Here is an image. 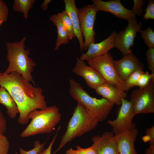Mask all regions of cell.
<instances>
[{"mask_svg":"<svg viewBox=\"0 0 154 154\" xmlns=\"http://www.w3.org/2000/svg\"><path fill=\"white\" fill-rule=\"evenodd\" d=\"M0 86L7 90L15 102L19 110L17 122L20 124L28 123L31 112L47 107L42 89L34 87L17 72L2 73L0 75Z\"/></svg>","mask_w":154,"mask_h":154,"instance_id":"1","label":"cell"},{"mask_svg":"<svg viewBox=\"0 0 154 154\" xmlns=\"http://www.w3.org/2000/svg\"><path fill=\"white\" fill-rule=\"evenodd\" d=\"M26 39V37H24L20 40L6 43L7 58L9 64L4 72L7 74L17 72L28 82H32L35 85L32 73L36 64L29 56V50L25 49V42Z\"/></svg>","mask_w":154,"mask_h":154,"instance_id":"2","label":"cell"},{"mask_svg":"<svg viewBox=\"0 0 154 154\" xmlns=\"http://www.w3.org/2000/svg\"><path fill=\"white\" fill-rule=\"evenodd\" d=\"M69 93L73 98L81 104L98 121H104L110 112L114 103L102 98L91 96L82 86L73 79L69 81Z\"/></svg>","mask_w":154,"mask_h":154,"instance_id":"3","label":"cell"},{"mask_svg":"<svg viewBox=\"0 0 154 154\" xmlns=\"http://www.w3.org/2000/svg\"><path fill=\"white\" fill-rule=\"evenodd\" d=\"M98 123L81 104L77 102L72 115L68 122L66 130L61 139L58 147L52 154L59 151L67 143L74 138L95 129Z\"/></svg>","mask_w":154,"mask_h":154,"instance_id":"4","label":"cell"},{"mask_svg":"<svg viewBox=\"0 0 154 154\" xmlns=\"http://www.w3.org/2000/svg\"><path fill=\"white\" fill-rule=\"evenodd\" d=\"M28 117L31 120L21 133L22 137L50 133L60 122L61 114L58 108L53 106L42 110H33L29 113Z\"/></svg>","mask_w":154,"mask_h":154,"instance_id":"5","label":"cell"},{"mask_svg":"<svg viewBox=\"0 0 154 154\" xmlns=\"http://www.w3.org/2000/svg\"><path fill=\"white\" fill-rule=\"evenodd\" d=\"M113 60L112 56L108 52L88 61V63L99 73L106 82L125 91V81L119 76Z\"/></svg>","mask_w":154,"mask_h":154,"instance_id":"6","label":"cell"},{"mask_svg":"<svg viewBox=\"0 0 154 154\" xmlns=\"http://www.w3.org/2000/svg\"><path fill=\"white\" fill-rule=\"evenodd\" d=\"M135 116L154 112V79L143 88L133 90L130 96Z\"/></svg>","mask_w":154,"mask_h":154,"instance_id":"7","label":"cell"},{"mask_svg":"<svg viewBox=\"0 0 154 154\" xmlns=\"http://www.w3.org/2000/svg\"><path fill=\"white\" fill-rule=\"evenodd\" d=\"M135 116L131 102L124 99L118 109L116 118L107 122L112 126V132L116 135L136 128L135 123L132 121Z\"/></svg>","mask_w":154,"mask_h":154,"instance_id":"8","label":"cell"},{"mask_svg":"<svg viewBox=\"0 0 154 154\" xmlns=\"http://www.w3.org/2000/svg\"><path fill=\"white\" fill-rule=\"evenodd\" d=\"M98 11L93 5H88L79 9L78 13L81 32L84 37V50H87L91 44L95 43L96 34L94 25Z\"/></svg>","mask_w":154,"mask_h":154,"instance_id":"9","label":"cell"},{"mask_svg":"<svg viewBox=\"0 0 154 154\" xmlns=\"http://www.w3.org/2000/svg\"><path fill=\"white\" fill-rule=\"evenodd\" d=\"M128 25L124 29L117 33L115 40V47L118 49L123 55L132 52L131 48L134 46V42L138 32L142 27L141 22L137 23L136 17L127 20Z\"/></svg>","mask_w":154,"mask_h":154,"instance_id":"10","label":"cell"},{"mask_svg":"<svg viewBox=\"0 0 154 154\" xmlns=\"http://www.w3.org/2000/svg\"><path fill=\"white\" fill-rule=\"evenodd\" d=\"M72 72L77 76L82 77L87 86L95 89L106 82L99 73L94 68L87 65L84 61L77 57L76 65Z\"/></svg>","mask_w":154,"mask_h":154,"instance_id":"11","label":"cell"},{"mask_svg":"<svg viewBox=\"0 0 154 154\" xmlns=\"http://www.w3.org/2000/svg\"><path fill=\"white\" fill-rule=\"evenodd\" d=\"M93 5L98 11L108 12L116 17L127 20L136 17V15L131 10L125 8L120 0L104 1L101 0H92Z\"/></svg>","mask_w":154,"mask_h":154,"instance_id":"12","label":"cell"},{"mask_svg":"<svg viewBox=\"0 0 154 154\" xmlns=\"http://www.w3.org/2000/svg\"><path fill=\"white\" fill-rule=\"evenodd\" d=\"M123 55L120 60H114L113 62L119 76L124 81L134 72L143 70L144 65L132 52Z\"/></svg>","mask_w":154,"mask_h":154,"instance_id":"13","label":"cell"},{"mask_svg":"<svg viewBox=\"0 0 154 154\" xmlns=\"http://www.w3.org/2000/svg\"><path fill=\"white\" fill-rule=\"evenodd\" d=\"M91 141L96 154H119L117 143L112 131H106L101 135L94 136Z\"/></svg>","mask_w":154,"mask_h":154,"instance_id":"14","label":"cell"},{"mask_svg":"<svg viewBox=\"0 0 154 154\" xmlns=\"http://www.w3.org/2000/svg\"><path fill=\"white\" fill-rule=\"evenodd\" d=\"M117 33L116 31H114L102 41L98 43L91 44L86 52L83 53L79 58L84 61H88L107 54L110 50L115 47V40Z\"/></svg>","mask_w":154,"mask_h":154,"instance_id":"15","label":"cell"},{"mask_svg":"<svg viewBox=\"0 0 154 154\" xmlns=\"http://www.w3.org/2000/svg\"><path fill=\"white\" fill-rule=\"evenodd\" d=\"M138 133L136 128L114 135L119 154H137L135 142Z\"/></svg>","mask_w":154,"mask_h":154,"instance_id":"16","label":"cell"},{"mask_svg":"<svg viewBox=\"0 0 154 154\" xmlns=\"http://www.w3.org/2000/svg\"><path fill=\"white\" fill-rule=\"evenodd\" d=\"M95 90L103 98L118 106L121 105L122 100L128 96L127 94L123 90L106 82Z\"/></svg>","mask_w":154,"mask_h":154,"instance_id":"17","label":"cell"},{"mask_svg":"<svg viewBox=\"0 0 154 154\" xmlns=\"http://www.w3.org/2000/svg\"><path fill=\"white\" fill-rule=\"evenodd\" d=\"M64 1L65 10L70 18L74 34L78 40L80 50L82 51L84 49V41L80 26L78 9L76 6L74 0H64Z\"/></svg>","mask_w":154,"mask_h":154,"instance_id":"18","label":"cell"},{"mask_svg":"<svg viewBox=\"0 0 154 154\" xmlns=\"http://www.w3.org/2000/svg\"><path fill=\"white\" fill-rule=\"evenodd\" d=\"M0 104L7 109V113L11 118L16 117L19 113L18 108L14 99L7 90L4 87H0Z\"/></svg>","mask_w":154,"mask_h":154,"instance_id":"19","label":"cell"},{"mask_svg":"<svg viewBox=\"0 0 154 154\" xmlns=\"http://www.w3.org/2000/svg\"><path fill=\"white\" fill-rule=\"evenodd\" d=\"M50 19L57 28L58 36L54 48L56 50L62 44L68 43L69 39L68 33L58 19L57 14H53Z\"/></svg>","mask_w":154,"mask_h":154,"instance_id":"20","label":"cell"},{"mask_svg":"<svg viewBox=\"0 0 154 154\" xmlns=\"http://www.w3.org/2000/svg\"><path fill=\"white\" fill-rule=\"evenodd\" d=\"M35 2V0H15L13 8L15 11L22 13L23 17L27 19L29 11Z\"/></svg>","mask_w":154,"mask_h":154,"instance_id":"21","label":"cell"},{"mask_svg":"<svg viewBox=\"0 0 154 154\" xmlns=\"http://www.w3.org/2000/svg\"><path fill=\"white\" fill-rule=\"evenodd\" d=\"M57 17L66 31L69 40H71L75 38L73 29L72 24L70 17L65 10L57 14Z\"/></svg>","mask_w":154,"mask_h":154,"instance_id":"22","label":"cell"},{"mask_svg":"<svg viewBox=\"0 0 154 154\" xmlns=\"http://www.w3.org/2000/svg\"><path fill=\"white\" fill-rule=\"evenodd\" d=\"M144 72L143 70H138L131 74L124 81L125 92H127L131 88L136 86V84L141 74Z\"/></svg>","mask_w":154,"mask_h":154,"instance_id":"23","label":"cell"},{"mask_svg":"<svg viewBox=\"0 0 154 154\" xmlns=\"http://www.w3.org/2000/svg\"><path fill=\"white\" fill-rule=\"evenodd\" d=\"M140 32L145 44L149 48H154V32L151 28L148 27Z\"/></svg>","mask_w":154,"mask_h":154,"instance_id":"24","label":"cell"},{"mask_svg":"<svg viewBox=\"0 0 154 154\" xmlns=\"http://www.w3.org/2000/svg\"><path fill=\"white\" fill-rule=\"evenodd\" d=\"M45 142L41 143L39 140H37L34 142V147L29 151H26L22 148L19 149L20 154H39L44 149Z\"/></svg>","mask_w":154,"mask_h":154,"instance_id":"25","label":"cell"},{"mask_svg":"<svg viewBox=\"0 0 154 154\" xmlns=\"http://www.w3.org/2000/svg\"><path fill=\"white\" fill-rule=\"evenodd\" d=\"M76 149L72 148L67 150L65 151L66 154H96L93 148L91 146L86 148H82L79 146H76Z\"/></svg>","mask_w":154,"mask_h":154,"instance_id":"26","label":"cell"},{"mask_svg":"<svg viewBox=\"0 0 154 154\" xmlns=\"http://www.w3.org/2000/svg\"><path fill=\"white\" fill-rule=\"evenodd\" d=\"M151 79H154V74L144 72L141 76L136 84V86L143 88L146 86Z\"/></svg>","mask_w":154,"mask_h":154,"instance_id":"27","label":"cell"},{"mask_svg":"<svg viewBox=\"0 0 154 154\" xmlns=\"http://www.w3.org/2000/svg\"><path fill=\"white\" fill-rule=\"evenodd\" d=\"M145 55L148 68L151 73L154 74V48H149Z\"/></svg>","mask_w":154,"mask_h":154,"instance_id":"28","label":"cell"},{"mask_svg":"<svg viewBox=\"0 0 154 154\" xmlns=\"http://www.w3.org/2000/svg\"><path fill=\"white\" fill-rule=\"evenodd\" d=\"M145 13L143 15V18L148 20L149 19H154V1L149 0L148 1L147 6L144 10Z\"/></svg>","mask_w":154,"mask_h":154,"instance_id":"29","label":"cell"},{"mask_svg":"<svg viewBox=\"0 0 154 154\" xmlns=\"http://www.w3.org/2000/svg\"><path fill=\"white\" fill-rule=\"evenodd\" d=\"M9 148L7 138L4 135H0V154H8Z\"/></svg>","mask_w":154,"mask_h":154,"instance_id":"30","label":"cell"},{"mask_svg":"<svg viewBox=\"0 0 154 154\" xmlns=\"http://www.w3.org/2000/svg\"><path fill=\"white\" fill-rule=\"evenodd\" d=\"M9 14V10L6 3L0 0V19L5 22L7 20Z\"/></svg>","mask_w":154,"mask_h":154,"instance_id":"31","label":"cell"},{"mask_svg":"<svg viewBox=\"0 0 154 154\" xmlns=\"http://www.w3.org/2000/svg\"><path fill=\"white\" fill-rule=\"evenodd\" d=\"M133 6L132 10L135 15L141 16L143 13L142 7L143 6L145 1L143 0H134Z\"/></svg>","mask_w":154,"mask_h":154,"instance_id":"32","label":"cell"},{"mask_svg":"<svg viewBox=\"0 0 154 154\" xmlns=\"http://www.w3.org/2000/svg\"><path fill=\"white\" fill-rule=\"evenodd\" d=\"M7 129L6 120L0 111V135H4Z\"/></svg>","mask_w":154,"mask_h":154,"instance_id":"33","label":"cell"},{"mask_svg":"<svg viewBox=\"0 0 154 154\" xmlns=\"http://www.w3.org/2000/svg\"><path fill=\"white\" fill-rule=\"evenodd\" d=\"M60 126L57 129L54 136L52 139L48 147L43 150L39 154H51V150L53 145L54 144L57 137L58 132L60 128Z\"/></svg>","mask_w":154,"mask_h":154,"instance_id":"34","label":"cell"},{"mask_svg":"<svg viewBox=\"0 0 154 154\" xmlns=\"http://www.w3.org/2000/svg\"><path fill=\"white\" fill-rule=\"evenodd\" d=\"M145 135L149 138V144L154 143V126L148 129L145 131Z\"/></svg>","mask_w":154,"mask_h":154,"instance_id":"35","label":"cell"},{"mask_svg":"<svg viewBox=\"0 0 154 154\" xmlns=\"http://www.w3.org/2000/svg\"><path fill=\"white\" fill-rule=\"evenodd\" d=\"M149 147L147 149L145 154H154V143L150 144Z\"/></svg>","mask_w":154,"mask_h":154,"instance_id":"36","label":"cell"},{"mask_svg":"<svg viewBox=\"0 0 154 154\" xmlns=\"http://www.w3.org/2000/svg\"><path fill=\"white\" fill-rule=\"evenodd\" d=\"M51 1V0H45L41 4V7L42 9L45 11L48 8V4Z\"/></svg>","mask_w":154,"mask_h":154,"instance_id":"37","label":"cell"},{"mask_svg":"<svg viewBox=\"0 0 154 154\" xmlns=\"http://www.w3.org/2000/svg\"><path fill=\"white\" fill-rule=\"evenodd\" d=\"M4 22L1 19H0V26L2 25Z\"/></svg>","mask_w":154,"mask_h":154,"instance_id":"38","label":"cell"},{"mask_svg":"<svg viewBox=\"0 0 154 154\" xmlns=\"http://www.w3.org/2000/svg\"><path fill=\"white\" fill-rule=\"evenodd\" d=\"M2 74V73L1 72H0V75L1 74Z\"/></svg>","mask_w":154,"mask_h":154,"instance_id":"39","label":"cell"}]
</instances>
